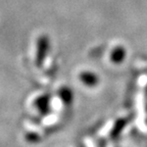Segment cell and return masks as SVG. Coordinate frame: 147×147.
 <instances>
[{
  "instance_id": "6da1fadb",
  "label": "cell",
  "mask_w": 147,
  "mask_h": 147,
  "mask_svg": "<svg viewBox=\"0 0 147 147\" xmlns=\"http://www.w3.org/2000/svg\"><path fill=\"white\" fill-rule=\"evenodd\" d=\"M49 49V39L47 36L39 37L37 42V53H36V63L38 67H40L43 63L44 59L46 58V55L48 53Z\"/></svg>"
},
{
  "instance_id": "3957f363",
  "label": "cell",
  "mask_w": 147,
  "mask_h": 147,
  "mask_svg": "<svg viewBox=\"0 0 147 147\" xmlns=\"http://www.w3.org/2000/svg\"><path fill=\"white\" fill-rule=\"evenodd\" d=\"M126 57V49L122 46H117L110 53V60L115 63H121Z\"/></svg>"
},
{
  "instance_id": "7a4b0ae2",
  "label": "cell",
  "mask_w": 147,
  "mask_h": 147,
  "mask_svg": "<svg viewBox=\"0 0 147 147\" xmlns=\"http://www.w3.org/2000/svg\"><path fill=\"white\" fill-rule=\"evenodd\" d=\"M80 81L85 84L86 86H89V87H94L98 84L99 78L97 75H95L94 73H91V71H83L80 74Z\"/></svg>"
}]
</instances>
